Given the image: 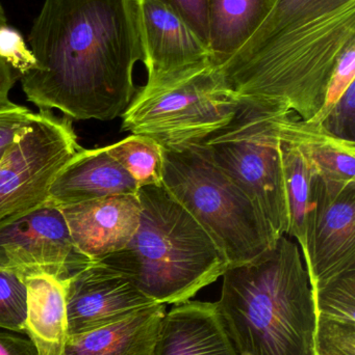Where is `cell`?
<instances>
[{"mask_svg":"<svg viewBox=\"0 0 355 355\" xmlns=\"http://www.w3.org/2000/svg\"><path fill=\"white\" fill-rule=\"evenodd\" d=\"M355 41V0H275L252 37L218 69L240 102L317 116L343 50Z\"/></svg>","mask_w":355,"mask_h":355,"instance_id":"cell-2","label":"cell"},{"mask_svg":"<svg viewBox=\"0 0 355 355\" xmlns=\"http://www.w3.org/2000/svg\"><path fill=\"white\" fill-rule=\"evenodd\" d=\"M320 124L333 137L355 143V83L346 89Z\"/></svg>","mask_w":355,"mask_h":355,"instance_id":"cell-26","label":"cell"},{"mask_svg":"<svg viewBox=\"0 0 355 355\" xmlns=\"http://www.w3.org/2000/svg\"><path fill=\"white\" fill-rule=\"evenodd\" d=\"M222 277L216 304L239 355H313L314 298L296 242L281 236Z\"/></svg>","mask_w":355,"mask_h":355,"instance_id":"cell-3","label":"cell"},{"mask_svg":"<svg viewBox=\"0 0 355 355\" xmlns=\"http://www.w3.org/2000/svg\"><path fill=\"white\" fill-rule=\"evenodd\" d=\"M88 262L73 245L60 206L50 200L0 221L1 269L66 281Z\"/></svg>","mask_w":355,"mask_h":355,"instance_id":"cell-9","label":"cell"},{"mask_svg":"<svg viewBox=\"0 0 355 355\" xmlns=\"http://www.w3.org/2000/svg\"><path fill=\"white\" fill-rule=\"evenodd\" d=\"M276 112L239 101L233 121L199 145L251 198L279 238L287 235L289 216Z\"/></svg>","mask_w":355,"mask_h":355,"instance_id":"cell-7","label":"cell"},{"mask_svg":"<svg viewBox=\"0 0 355 355\" xmlns=\"http://www.w3.org/2000/svg\"><path fill=\"white\" fill-rule=\"evenodd\" d=\"M154 355H239L216 302L175 304L160 323Z\"/></svg>","mask_w":355,"mask_h":355,"instance_id":"cell-14","label":"cell"},{"mask_svg":"<svg viewBox=\"0 0 355 355\" xmlns=\"http://www.w3.org/2000/svg\"><path fill=\"white\" fill-rule=\"evenodd\" d=\"M106 148L140 187L162 186L164 152L156 141L143 135H131Z\"/></svg>","mask_w":355,"mask_h":355,"instance_id":"cell-21","label":"cell"},{"mask_svg":"<svg viewBox=\"0 0 355 355\" xmlns=\"http://www.w3.org/2000/svg\"><path fill=\"white\" fill-rule=\"evenodd\" d=\"M140 188L106 147L93 150L81 148L56 175L48 200L62 206L106 196L137 194Z\"/></svg>","mask_w":355,"mask_h":355,"instance_id":"cell-15","label":"cell"},{"mask_svg":"<svg viewBox=\"0 0 355 355\" xmlns=\"http://www.w3.org/2000/svg\"><path fill=\"white\" fill-rule=\"evenodd\" d=\"M0 355H40L25 334L0 329Z\"/></svg>","mask_w":355,"mask_h":355,"instance_id":"cell-30","label":"cell"},{"mask_svg":"<svg viewBox=\"0 0 355 355\" xmlns=\"http://www.w3.org/2000/svg\"><path fill=\"white\" fill-rule=\"evenodd\" d=\"M289 227L287 235L297 240L302 254L306 250L314 166L295 144L279 137Z\"/></svg>","mask_w":355,"mask_h":355,"instance_id":"cell-20","label":"cell"},{"mask_svg":"<svg viewBox=\"0 0 355 355\" xmlns=\"http://www.w3.org/2000/svg\"><path fill=\"white\" fill-rule=\"evenodd\" d=\"M312 292L316 316L355 321V270Z\"/></svg>","mask_w":355,"mask_h":355,"instance_id":"cell-22","label":"cell"},{"mask_svg":"<svg viewBox=\"0 0 355 355\" xmlns=\"http://www.w3.org/2000/svg\"><path fill=\"white\" fill-rule=\"evenodd\" d=\"M79 254L98 262L123 250L139 227L138 194H121L60 206Z\"/></svg>","mask_w":355,"mask_h":355,"instance_id":"cell-13","label":"cell"},{"mask_svg":"<svg viewBox=\"0 0 355 355\" xmlns=\"http://www.w3.org/2000/svg\"><path fill=\"white\" fill-rule=\"evenodd\" d=\"M313 355H355V321L316 316Z\"/></svg>","mask_w":355,"mask_h":355,"instance_id":"cell-24","label":"cell"},{"mask_svg":"<svg viewBox=\"0 0 355 355\" xmlns=\"http://www.w3.org/2000/svg\"><path fill=\"white\" fill-rule=\"evenodd\" d=\"M304 257L312 291L355 270V181L315 175Z\"/></svg>","mask_w":355,"mask_h":355,"instance_id":"cell-10","label":"cell"},{"mask_svg":"<svg viewBox=\"0 0 355 355\" xmlns=\"http://www.w3.org/2000/svg\"><path fill=\"white\" fill-rule=\"evenodd\" d=\"M22 279L27 291L25 335L40 355H62L68 339L64 281L47 275Z\"/></svg>","mask_w":355,"mask_h":355,"instance_id":"cell-17","label":"cell"},{"mask_svg":"<svg viewBox=\"0 0 355 355\" xmlns=\"http://www.w3.org/2000/svg\"><path fill=\"white\" fill-rule=\"evenodd\" d=\"M0 58L21 77L37 64L33 51L27 47L21 33L8 24L0 26Z\"/></svg>","mask_w":355,"mask_h":355,"instance_id":"cell-27","label":"cell"},{"mask_svg":"<svg viewBox=\"0 0 355 355\" xmlns=\"http://www.w3.org/2000/svg\"><path fill=\"white\" fill-rule=\"evenodd\" d=\"M81 149L70 119L33 114L0 160V221L47 202L56 175Z\"/></svg>","mask_w":355,"mask_h":355,"instance_id":"cell-8","label":"cell"},{"mask_svg":"<svg viewBox=\"0 0 355 355\" xmlns=\"http://www.w3.org/2000/svg\"><path fill=\"white\" fill-rule=\"evenodd\" d=\"M6 24H8V20H6V12L3 6L0 3V26ZM20 78V74L0 58V110L12 105L13 102L10 101L8 95L16 81Z\"/></svg>","mask_w":355,"mask_h":355,"instance_id":"cell-31","label":"cell"},{"mask_svg":"<svg viewBox=\"0 0 355 355\" xmlns=\"http://www.w3.org/2000/svg\"><path fill=\"white\" fill-rule=\"evenodd\" d=\"M172 8L208 47V0H158Z\"/></svg>","mask_w":355,"mask_h":355,"instance_id":"cell-29","label":"cell"},{"mask_svg":"<svg viewBox=\"0 0 355 355\" xmlns=\"http://www.w3.org/2000/svg\"><path fill=\"white\" fill-rule=\"evenodd\" d=\"M355 83V41L342 52L327 85L325 101L320 112L311 122L321 123L338 100Z\"/></svg>","mask_w":355,"mask_h":355,"instance_id":"cell-25","label":"cell"},{"mask_svg":"<svg viewBox=\"0 0 355 355\" xmlns=\"http://www.w3.org/2000/svg\"><path fill=\"white\" fill-rule=\"evenodd\" d=\"M275 126L281 139L302 149L317 174L331 181H355V143L337 139L320 123L295 118L294 112H277Z\"/></svg>","mask_w":355,"mask_h":355,"instance_id":"cell-18","label":"cell"},{"mask_svg":"<svg viewBox=\"0 0 355 355\" xmlns=\"http://www.w3.org/2000/svg\"><path fill=\"white\" fill-rule=\"evenodd\" d=\"M33 114L25 106L15 103L0 110V160L29 124Z\"/></svg>","mask_w":355,"mask_h":355,"instance_id":"cell-28","label":"cell"},{"mask_svg":"<svg viewBox=\"0 0 355 355\" xmlns=\"http://www.w3.org/2000/svg\"><path fill=\"white\" fill-rule=\"evenodd\" d=\"M163 152V188L204 227L229 267L251 262L274 245L279 238L262 211L201 145Z\"/></svg>","mask_w":355,"mask_h":355,"instance_id":"cell-5","label":"cell"},{"mask_svg":"<svg viewBox=\"0 0 355 355\" xmlns=\"http://www.w3.org/2000/svg\"><path fill=\"white\" fill-rule=\"evenodd\" d=\"M275 0H208L210 62L222 67L252 37Z\"/></svg>","mask_w":355,"mask_h":355,"instance_id":"cell-19","label":"cell"},{"mask_svg":"<svg viewBox=\"0 0 355 355\" xmlns=\"http://www.w3.org/2000/svg\"><path fill=\"white\" fill-rule=\"evenodd\" d=\"M143 62L147 83L210 62L208 45L166 4L138 0Z\"/></svg>","mask_w":355,"mask_h":355,"instance_id":"cell-12","label":"cell"},{"mask_svg":"<svg viewBox=\"0 0 355 355\" xmlns=\"http://www.w3.org/2000/svg\"><path fill=\"white\" fill-rule=\"evenodd\" d=\"M166 312V304H150L116 322L68 337L62 355H154Z\"/></svg>","mask_w":355,"mask_h":355,"instance_id":"cell-16","label":"cell"},{"mask_svg":"<svg viewBox=\"0 0 355 355\" xmlns=\"http://www.w3.org/2000/svg\"><path fill=\"white\" fill-rule=\"evenodd\" d=\"M65 284L68 337L116 322L131 313L156 304L116 269L88 262Z\"/></svg>","mask_w":355,"mask_h":355,"instance_id":"cell-11","label":"cell"},{"mask_svg":"<svg viewBox=\"0 0 355 355\" xmlns=\"http://www.w3.org/2000/svg\"><path fill=\"white\" fill-rule=\"evenodd\" d=\"M28 42L37 64L20 80L40 110L112 121L137 93L133 68L144 58L138 0H45Z\"/></svg>","mask_w":355,"mask_h":355,"instance_id":"cell-1","label":"cell"},{"mask_svg":"<svg viewBox=\"0 0 355 355\" xmlns=\"http://www.w3.org/2000/svg\"><path fill=\"white\" fill-rule=\"evenodd\" d=\"M27 291L18 273L0 268V329L24 334Z\"/></svg>","mask_w":355,"mask_h":355,"instance_id":"cell-23","label":"cell"},{"mask_svg":"<svg viewBox=\"0 0 355 355\" xmlns=\"http://www.w3.org/2000/svg\"><path fill=\"white\" fill-rule=\"evenodd\" d=\"M139 227L123 250L98 262L129 277L156 304L188 302L229 268L226 258L163 186H143Z\"/></svg>","mask_w":355,"mask_h":355,"instance_id":"cell-4","label":"cell"},{"mask_svg":"<svg viewBox=\"0 0 355 355\" xmlns=\"http://www.w3.org/2000/svg\"><path fill=\"white\" fill-rule=\"evenodd\" d=\"M239 100L212 62L147 83L123 112L122 131L164 150L199 145L235 118Z\"/></svg>","mask_w":355,"mask_h":355,"instance_id":"cell-6","label":"cell"}]
</instances>
